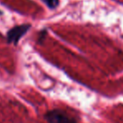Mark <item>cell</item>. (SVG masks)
I'll list each match as a JSON object with an SVG mask.
<instances>
[{"mask_svg": "<svg viewBox=\"0 0 123 123\" xmlns=\"http://www.w3.org/2000/svg\"><path fill=\"white\" fill-rule=\"evenodd\" d=\"M44 118L49 123H77L75 119L59 109L47 111L44 115Z\"/></svg>", "mask_w": 123, "mask_h": 123, "instance_id": "1", "label": "cell"}, {"mask_svg": "<svg viewBox=\"0 0 123 123\" xmlns=\"http://www.w3.org/2000/svg\"><path fill=\"white\" fill-rule=\"evenodd\" d=\"M31 25L25 24V25H17L15 27L12 28L11 29L8 31L7 33V42L8 44H17L18 41L20 40L22 37L26 34L28 30L30 29Z\"/></svg>", "mask_w": 123, "mask_h": 123, "instance_id": "2", "label": "cell"}, {"mask_svg": "<svg viewBox=\"0 0 123 123\" xmlns=\"http://www.w3.org/2000/svg\"><path fill=\"white\" fill-rule=\"evenodd\" d=\"M42 1L50 9H54L59 5V0H42Z\"/></svg>", "mask_w": 123, "mask_h": 123, "instance_id": "3", "label": "cell"}, {"mask_svg": "<svg viewBox=\"0 0 123 123\" xmlns=\"http://www.w3.org/2000/svg\"><path fill=\"white\" fill-rule=\"evenodd\" d=\"M46 36V31L45 30H42L40 32V34H39V39H38V41L39 42H42L43 40L44 39Z\"/></svg>", "mask_w": 123, "mask_h": 123, "instance_id": "4", "label": "cell"}]
</instances>
